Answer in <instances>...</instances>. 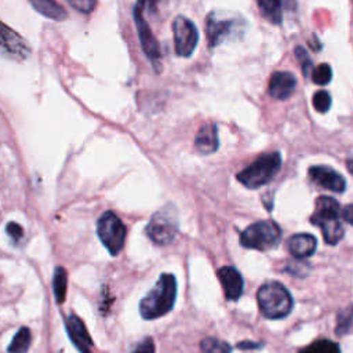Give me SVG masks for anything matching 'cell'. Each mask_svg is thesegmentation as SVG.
Segmentation results:
<instances>
[{"label": "cell", "mask_w": 353, "mask_h": 353, "mask_svg": "<svg viewBox=\"0 0 353 353\" xmlns=\"http://www.w3.org/2000/svg\"><path fill=\"white\" fill-rule=\"evenodd\" d=\"M176 279L171 274H163L156 286L141 300L140 313L145 320L159 319L167 315L176 300Z\"/></svg>", "instance_id": "obj_1"}, {"label": "cell", "mask_w": 353, "mask_h": 353, "mask_svg": "<svg viewBox=\"0 0 353 353\" xmlns=\"http://www.w3.org/2000/svg\"><path fill=\"white\" fill-rule=\"evenodd\" d=\"M311 222L322 229L323 237L330 246L338 244L345 235V229L341 222V207L338 202L330 196L317 198Z\"/></svg>", "instance_id": "obj_2"}, {"label": "cell", "mask_w": 353, "mask_h": 353, "mask_svg": "<svg viewBox=\"0 0 353 353\" xmlns=\"http://www.w3.org/2000/svg\"><path fill=\"white\" fill-rule=\"evenodd\" d=\"M257 301L262 315L274 320L289 316L294 306L290 291L279 282L262 285L257 293Z\"/></svg>", "instance_id": "obj_3"}, {"label": "cell", "mask_w": 353, "mask_h": 353, "mask_svg": "<svg viewBox=\"0 0 353 353\" xmlns=\"http://www.w3.org/2000/svg\"><path fill=\"white\" fill-rule=\"evenodd\" d=\"M282 168V156L272 152L259 156L237 174V180L248 189H258L271 183Z\"/></svg>", "instance_id": "obj_4"}, {"label": "cell", "mask_w": 353, "mask_h": 353, "mask_svg": "<svg viewBox=\"0 0 353 353\" xmlns=\"http://www.w3.org/2000/svg\"><path fill=\"white\" fill-rule=\"evenodd\" d=\"M282 239V229L274 221H258L250 225L240 235V244L246 248L267 251L278 246Z\"/></svg>", "instance_id": "obj_5"}, {"label": "cell", "mask_w": 353, "mask_h": 353, "mask_svg": "<svg viewBox=\"0 0 353 353\" xmlns=\"http://www.w3.org/2000/svg\"><path fill=\"white\" fill-rule=\"evenodd\" d=\"M148 237L159 246L171 243L179 233V217L172 206L163 207L153 214L145 229Z\"/></svg>", "instance_id": "obj_6"}, {"label": "cell", "mask_w": 353, "mask_h": 353, "mask_svg": "<svg viewBox=\"0 0 353 353\" xmlns=\"http://www.w3.org/2000/svg\"><path fill=\"white\" fill-rule=\"evenodd\" d=\"M97 233L111 255H118L122 251L127 229L115 213L107 211L100 217L97 222Z\"/></svg>", "instance_id": "obj_7"}, {"label": "cell", "mask_w": 353, "mask_h": 353, "mask_svg": "<svg viewBox=\"0 0 353 353\" xmlns=\"http://www.w3.org/2000/svg\"><path fill=\"white\" fill-rule=\"evenodd\" d=\"M175 53L180 57H191L199 43V32L196 25L187 17L179 16L172 21Z\"/></svg>", "instance_id": "obj_8"}, {"label": "cell", "mask_w": 353, "mask_h": 353, "mask_svg": "<svg viewBox=\"0 0 353 353\" xmlns=\"http://www.w3.org/2000/svg\"><path fill=\"white\" fill-rule=\"evenodd\" d=\"M0 55L13 61H24L31 55V47L25 39L2 21H0Z\"/></svg>", "instance_id": "obj_9"}, {"label": "cell", "mask_w": 353, "mask_h": 353, "mask_svg": "<svg viewBox=\"0 0 353 353\" xmlns=\"http://www.w3.org/2000/svg\"><path fill=\"white\" fill-rule=\"evenodd\" d=\"M134 21L137 25L141 47H142L145 55L149 58V61L153 64V66L156 69H159V62H160V57H161L160 46H159L152 29L149 28L146 20L144 18L142 10L137 5L134 8Z\"/></svg>", "instance_id": "obj_10"}, {"label": "cell", "mask_w": 353, "mask_h": 353, "mask_svg": "<svg viewBox=\"0 0 353 353\" xmlns=\"http://www.w3.org/2000/svg\"><path fill=\"white\" fill-rule=\"evenodd\" d=\"M309 176L315 184L327 191L342 194L346 189L345 179L331 167L313 166L309 168Z\"/></svg>", "instance_id": "obj_11"}, {"label": "cell", "mask_w": 353, "mask_h": 353, "mask_svg": "<svg viewBox=\"0 0 353 353\" xmlns=\"http://www.w3.org/2000/svg\"><path fill=\"white\" fill-rule=\"evenodd\" d=\"M65 327L70 341L80 350V353H93V339L80 317H77L76 315H69L65 320Z\"/></svg>", "instance_id": "obj_12"}, {"label": "cell", "mask_w": 353, "mask_h": 353, "mask_svg": "<svg viewBox=\"0 0 353 353\" xmlns=\"http://www.w3.org/2000/svg\"><path fill=\"white\" fill-rule=\"evenodd\" d=\"M217 276L224 287L228 301H237L244 290V280L240 272L233 267H222L217 271Z\"/></svg>", "instance_id": "obj_13"}, {"label": "cell", "mask_w": 353, "mask_h": 353, "mask_svg": "<svg viewBox=\"0 0 353 353\" xmlns=\"http://www.w3.org/2000/svg\"><path fill=\"white\" fill-rule=\"evenodd\" d=\"M297 79L290 72H275L270 80V94L276 100H287L296 90Z\"/></svg>", "instance_id": "obj_14"}, {"label": "cell", "mask_w": 353, "mask_h": 353, "mask_svg": "<svg viewBox=\"0 0 353 353\" xmlns=\"http://www.w3.org/2000/svg\"><path fill=\"white\" fill-rule=\"evenodd\" d=\"M287 248L290 254L298 259L308 258L315 254L317 248V240L313 235H309V233L293 235L287 240Z\"/></svg>", "instance_id": "obj_15"}, {"label": "cell", "mask_w": 353, "mask_h": 353, "mask_svg": "<svg viewBox=\"0 0 353 353\" xmlns=\"http://www.w3.org/2000/svg\"><path fill=\"white\" fill-rule=\"evenodd\" d=\"M235 23L232 20H221L215 18L214 14L209 16L206 23V34L209 39V46L215 47L220 44L233 29Z\"/></svg>", "instance_id": "obj_16"}, {"label": "cell", "mask_w": 353, "mask_h": 353, "mask_svg": "<svg viewBox=\"0 0 353 353\" xmlns=\"http://www.w3.org/2000/svg\"><path fill=\"white\" fill-rule=\"evenodd\" d=\"M220 146L218 141V133L217 126L214 123H206L199 130L196 140H195V148L200 155H210L214 153Z\"/></svg>", "instance_id": "obj_17"}, {"label": "cell", "mask_w": 353, "mask_h": 353, "mask_svg": "<svg viewBox=\"0 0 353 353\" xmlns=\"http://www.w3.org/2000/svg\"><path fill=\"white\" fill-rule=\"evenodd\" d=\"M29 3L38 13H40L46 18L54 21H64L68 17L66 10L57 2V0H29Z\"/></svg>", "instance_id": "obj_18"}, {"label": "cell", "mask_w": 353, "mask_h": 353, "mask_svg": "<svg viewBox=\"0 0 353 353\" xmlns=\"http://www.w3.org/2000/svg\"><path fill=\"white\" fill-rule=\"evenodd\" d=\"M257 3L263 18L272 24L282 23V0H257Z\"/></svg>", "instance_id": "obj_19"}, {"label": "cell", "mask_w": 353, "mask_h": 353, "mask_svg": "<svg viewBox=\"0 0 353 353\" xmlns=\"http://www.w3.org/2000/svg\"><path fill=\"white\" fill-rule=\"evenodd\" d=\"M32 332L28 327H21L17 334L13 337L12 343L8 348L9 353H27L31 348Z\"/></svg>", "instance_id": "obj_20"}, {"label": "cell", "mask_w": 353, "mask_h": 353, "mask_svg": "<svg viewBox=\"0 0 353 353\" xmlns=\"http://www.w3.org/2000/svg\"><path fill=\"white\" fill-rule=\"evenodd\" d=\"M66 289H68V274L62 267H57L53 278V291H54L57 304L61 305L65 302Z\"/></svg>", "instance_id": "obj_21"}, {"label": "cell", "mask_w": 353, "mask_h": 353, "mask_svg": "<svg viewBox=\"0 0 353 353\" xmlns=\"http://www.w3.org/2000/svg\"><path fill=\"white\" fill-rule=\"evenodd\" d=\"M298 353H341L339 345L330 339H317L313 343L302 348Z\"/></svg>", "instance_id": "obj_22"}, {"label": "cell", "mask_w": 353, "mask_h": 353, "mask_svg": "<svg viewBox=\"0 0 353 353\" xmlns=\"http://www.w3.org/2000/svg\"><path fill=\"white\" fill-rule=\"evenodd\" d=\"M200 348L203 353H231L232 352V346L228 342L213 337L205 338L200 342Z\"/></svg>", "instance_id": "obj_23"}, {"label": "cell", "mask_w": 353, "mask_h": 353, "mask_svg": "<svg viewBox=\"0 0 353 353\" xmlns=\"http://www.w3.org/2000/svg\"><path fill=\"white\" fill-rule=\"evenodd\" d=\"M350 327H352V308L349 306L346 309H342L338 313V322H337L335 332L339 337L341 335H346V334H349Z\"/></svg>", "instance_id": "obj_24"}, {"label": "cell", "mask_w": 353, "mask_h": 353, "mask_svg": "<svg viewBox=\"0 0 353 353\" xmlns=\"http://www.w3.org/2000/svg\"><path fill=\"white\" fill-rule=\"evenodd\" d=\"M331 77H332V72H331L330 65H327V64H320L312 72V80L315 84H319V86L328 84Z\"/></svg>", "instance_id": "obj_25"}, {"label": "cell", "mask_w": 353, "mask_h": 353, "mask_svg": "<svg viewBox=\"0 0 353 353\" xmlns=\"http://www.w3.org/2000/svg\"><path fill=\"white\" fill-rule=\"evenodd\" d=\"M311 263H306L304 261H291L289 265H286V272L296 278H305L311 272Z\"/></svg>", "instance_id": "obj_26"}, {"label": "cell", "mask_w": 353, "mask_h": 353, "mask_svg": "<svg viewBox=\"0 0 353 353\" xmlns=\"http://www.w3.org/2000/svg\"><path fill=\"white\" fill-rule=\"evenodd\" d=\"M313 107L317 112L326 114L331 108V97L326 92H317L313 96Z\"/></svg>", "instance_id": "obj_27"}, {"label": "cell", "mask_w": 353, "mask_h": 353, "mask_svg": "<svg viewBox=\"0 0 353 353\" xmlns=\"http://www.w3.org/2000/svg\"><path fill=\"white\" fill-rule=\"evenodd\" d=\"M68 3L83 14H90L97 6V0H68Z\"/></svg>", "instance_id": "obj_28"}, {"label": "cell", "mask_w": 353, "mask_h": 353, "mask_svg": "<svg viewBox=\"0 0 353 353\" xmlns=\"http://www.w3.org/2000/svg\"><path fill=\"white\" fill-rule=\"evenodd\" d=\"M296 55H297L298 61H301V64H302L304 75L308 76V73H311V70H312V61H311L308 53L305 51L304 47H297L296 49Z\"/></svg>", "instance_id": "obj_29"}, {"label": "cell", "mask_w": 353, "mask_h": 353, "mask_svg": "<svg viewBox=\"0 0 353 353\" xmlns=\"http://www.w3.org/2000/svg\"><path fill=\"white\" fill-rule=\"evenodd\" d=\"M131 353H155V342L152 338H145L141 341Z\"/></svg>", "instance_id": "obj_30"}, {"label": "cell", "mask_w": 353, "mask_h": 353, "mask_svg": "<svg viewBox=\"0 0 353 353\" xmlns=\"http://www.w3.org/2000/svg\"><path fill=\"white\" fill-rule=\"evenodd\" d=\"M6 231L9 233V236L14 240V241H18L23 236H24V229L21 225L16 224V222H9L8 226H6Z\"/></svg>", "instance_id": "obj_31"}, {"label": "cell", "mask_w": 353, "mask_h": 353, "mask_svg": "<svg viewBox=\"0 0 353 353\" xmlns=\"http://www.w3.org/2000/svg\"><path fill=\"white\" fill-rule=\"evenodd\" d=\"M263 346L262 342H252V341H241L237 343V349H243V350H254V349H261Z\"/></svg>", "instance_id": "obj_32"}, {"label": "cell", "mask_w": 353, "mask_h": 353, "mask_svg": "<svg viewBox=\"0 0 353 353\" xmlns=\"http://www.w3.org/2000/svg\"><path fill=\"white\" fill-rule=\"evenodd\" d=\"M341 218L345 220L348 224H352V206L350 205H348L345 209H342Z\"/></svg>", "instance_id": "obj_33"}]
</instances>
